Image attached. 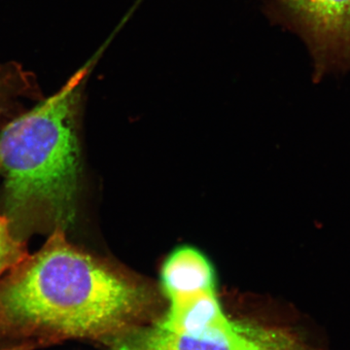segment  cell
Here are the masks:
<instances>
[{"label":"cell","instance_id":"5","mask_svg":"<svg viewBox=\"0 0 350 350\" xmlns=\"http://www.w3.org/2000/svg\"><path fill=\"white\" fill-rule=\"evenodd\" d=\"M214 283L211 262L194 248L175 250L163 264L162 284L170 301L213 291Z\"/></svg>","mask_w":350,"mask_h":350},{"label":"cell","instance_id":"4","mask_svg":"<svg viewBox=\"0 0 350 350\" xmlns=\"http://www.w3.org/2000/svg\"><path fill=\"white\" fill-rule=\"evenodd\" d=\"M280 16L305 40L314 78L350 66V0H271Z\"/></svg>","mask_w":350,"mask_h":350},{"label":"cell","instance_id":"6","mask_svg":"<svg viewBox=\"0 0 350 350\" xmlns=\"http://www.w3.org/2000/svg\"><path fill=\"white\" fill-rule=\"evenodd\" d=\"M33 78L16 64H0V115L19 96L31 92Z\"/></svg>","mask_w":350,"mask_h":350},{"label":"cell","instance_id":"3","mask_svg":"<svg viewBox=\"0 0 350 350\" xmlns=\"http://www.w3.org/2000/svg\"><path fill=\"white\" fill-rule=\"evenodd\" d=\"M111 350H310L298 336L276 327L239 323L223 314L195 332H177L160 322L138 329L110 345Z\"/></svg>","mask_w":350,"mask_h":350},{"label":"cell","instance_id":"1","mask_svg":"<svg viewBox=\"0 0 350 350\" xmlns=\"http://www.w3.org/2000/svg\"><path fill=\"white\" fill-rule=\"evenodd\" d=\"M150 294L68 243L64 230L0 280V350L69 340L110 347L144 327Z\"/></svg>","mask_w":350,"mask_h":350},{"label":"cell","instance_id":"2","mask_svg":"<svg viewBox=\"0 0 350 350\" xmlns=\"http://www.w3.org/2000/svg\"><path fill=\"white\" fill-rule=\"evenodd\" d=\"M88 66L0 131V174L11 226L64 230L75 217L76 117Z\"/></svg>","mask_w":350,"mask_h":350},{"label":"cell","instance_id":"7","mask_svg":"<svg viewBox=\"0 0 350 350\" xmlns=\"http://www.w3.org/2000/svg\"><path fill=\"white\" fill-rule=\"evenodd\" d=\"M25 244L16 237L10 221L0 213V276L27 257Z\"/></svg>","mask_w":350,"mask_h":350}]
</instances>
